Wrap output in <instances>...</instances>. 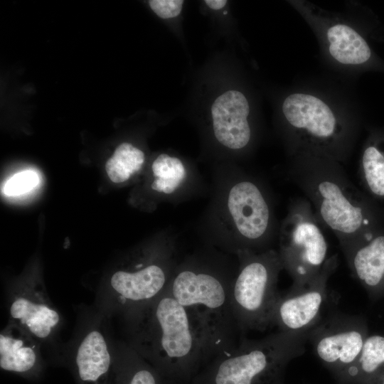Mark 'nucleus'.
Wrapping results in <instances>:
<instances>
[{"label":"nucleus","instance_id":"obj_1","mask_svg":"<svg viewBox=\"0 0 384 384\" xmlns=\"http://www.w3.org/2000/svg\"><path fill=\"white\" fill-rule=\"evenodd\" d=\"M124 319L127 343L167 377L193 379L215 356L203 326L166 289Z\"/></svg>","mask_w":384,"mask_h":384},{"label":"nucleus","instance_id":"obj_2","mask_svg":"<svg viewBox=\"0 0 384 384\" xmlns=\"http://www.w3.org/2000/svg\"><path fill=\"white\" fill-rule=\"evenodd\" d=\"M292 174L321 224L331 230L344 255L381 229L369 200L346 178L341 163L326 156L292 155Z\"/></svg>","mask_w":384,"mask_h":384},{"label":"nucleus","instance_id":"obj_3","mask_svg":"<svg viewBox=\"0 0 384 384\" xmlns=\"http://www.w3.org/2000/svg\"><path fill=\"white\" fill-rule=\"evenodd\" d=\"M281 112L291 155L311 153L339 163L348 157L358 121L347 99L320 87L298 86L283 99Z\"/></svg>","mask_w":384,"mask_h":384},{"label":"nucleus","instance_id":"obj_4","mask_svg":"<svg viewBox=\"0 0 384 384\" xmlns=\"http://www.w3.org/2000/svg\"><path fill=\"white\" fill-rule=\"evenodd\" d=\"M235 273L218 258L192 255L177 265L166 289L203 326L215 356L238 345L230 304Z\"/></svg>","mask_w":384,"mask_h":384},{"label":"nucleus","instance_id":"obj_5","mask_svg":"<svg viewBox=\"0 0 384 384\" xmlns=\"http://www.w3.org/2000/svg\"><path fill=\"white\" fill-rule=\"evenodd\" d=\"M309 333L278 331L258 340L241 338L213 357L191 384H283L287 366L304 353Z\"/></svg>","mask_w":384,"mask_h":384},{"label":"nucleus","instance_id":"obj_6","mask_svg":"<svg viewBox=\"0 0 384 384\" xmlns=\"http://www.w3.org/2000/svg\"><path fill=\"white\" fill-rule=\"evenodd\" d=\"M238 267L230 289L233 314L240 333L265 331L279 292V274L283 267L277 251L239 250Z\"/></svg>","mask_w":384,"mask_h":384},{"label":"nucleus","instance_id":"obj_7","mask_svg":"<svg viewBox=\"0 0 384 384\" xmlns=\"http://www.w3.org/2000/svg\"><path fill=\"white\" fill-rule=\"evenodd\" d=\"M134 261L114 272L107 286L97 294V312L105 318L114 314L124 316L159 297L178 265L174 244Z\"/></svg>","mask_w":384,"mask_h":384},{"label":"nucleus","instance_id":"obj_8","mask_svg":"<svg viewBox=\"0 0 384 384\" xmlns=\"http://www.w3.org/2000/svg\"><path fill=\"white\" fill-rule=\"evenodd\" d=\"M315 34L321 55L330 68L347 75L384 68L353 20L307 1H290Z\"/></svg>","mask_w":384,"mask_h":384},{"label":"nucleus","instance_id":"obj_9","mask_svg":"<svg viewBox=\"0 0 384 384\" xmlns=\"http://www.w3.org/2000/svg\"><path fill=\"white\" fill-rule=\"evenodd\" d=\"M313 208L308 200L292 203L283 220L277 252L293 284L316 276L328 260V244Z\"/></svg>","mask_w":384,"mask_h":384},{"label":"nucleus","instance_id":"obj_10","mask_svg":"<svg viewBox=\"0 0 384 384\" xmlns=\"http://www.w3.org/2000/svg\"><path fill=\"white\" fill-rule=\"evenodd\" d=\"M368 335L363 316L332 312L310 331L308 341L317 358L341 384L356 363Z\"/></svg>","mask_w":384,"mask_h":384},{"label":"nucleus","instance_id":"obj_11","mask_svg":"<svg viewBox=\"0 0 384 384\" xmlns=\"http://www.w3.org/2000/svg\"><path fill=\"white\" fill-rule=\"evenodd\" d=\"M338 266V255L328 258L312 279L279 292L274 306L270 326L289 333H309L324 318L328 302V282Z\"/></svg>","mask_w":384,"mask_h":384},{"label":"nucleus","instance_id":"obj_12","mask_svg":"<svg viewBox=\"0 0 384 384\" xmlns=\"http://www.w3.org/2000/svg\"><path fill=\"white\" fill-rule=\"evenodd\" d=\"M225 211L233 232L230 245L235 253L265 250L272 213L264 193L255 183L247 179L234 183L226 196Z\"/></svg>","mask_w":384,"mask_h":384},{"label":"nucleus","instance_id":"obj_13","mask_svg":"<svg viewBox=\"0 0 384 384\" xmlns=\"http://www.w3.org/2000/svg\"><path fill=\"white\" fill-rule=\"evenodd\" d=\"M7 307L9 321L27 331L41 346L55 341L63 319L41 283L18 282L7 294Z\"/></svg>","mask_w":384,"mask_h":384},{"label":"nucleus","instance_id":"obj_14","mask_svg":"<svg viewBox=\"0 0 384 384\" xmlns=\"http://www.w3.org/2000/svg\"><path fill=\"white\" fill-rule=\"evenodd\" d=\"M106 319L95 311L80 329L70 349L82 382H98L109 372L114 359V343L103 325Z\"/></svg>","mask_w":384,"mask_h":384},{"label":"nucleus","instance_id":"obj_15","mask_svg":"<svg viewBox=\"0 0 384 384\" xmlns=\"http://www.w3.org/2000/svg\"><path fill=\"white\" fill-rule=\"evenodd\" d=\"M249 114L250 105L242 92L228 90L218 97L211 107L216 139L230 149L245 148L252 137Z\"/></svg>","mask_w":384,"mask_h":384},{"label":"nucleus","instance_id":"obj_16","mask_svg":"<svg viewBox=\"0 0 384 384\" xmlns=\"http://www.w3.org/2000/svg\"><path fill=\"white\" fill-rule=\"evenodd\" d=\"M345 257L353 276L369 297L384 298V230L373 233Z\"/></svg>","mask_w":384,"mask_h":384},{"label":"nucleus","instance_id":"obj_17","mask_svg":"<svg viewBox=\"0 0 384 384\" xmlns=\"http://www.w3.org/2000/svg\"><path fill=\"white\" fill-rule=\"evenodd\" d=\"M41 348L31 334L9 321L0 334L1 368L20 373L31 370L41 360Z\"/></svg>","mask_w":384,"mask_h":384},{"label":"nucleus","instance_id":"obj_18","mask_svg":"<svg viewBox=\"0 0 384 384\" xmlns=\"http://www.w3.org/2000/svg\"><path fill=\"white\" fill-rule=\"evenodd\" d=\"M359 176L367 193L384 200V132H372L365 142L360 159Z\"/></svg>","mask_w":384,"mask_h":384},{"label":"nucleus","instance_id":"obj_19","mask_svg":"<svg viewBox=\"0 0 384 384\" xmlns=\"http://www.w3.org/2000/svg\"><path fill=\"white\" fill-rule=\"evenodd\" d=\"M384 380V335H368L361 354L341 384H382Z\"/></svg>","mask_w":384,"mask_h":384},{"label":"nucleus","instance_id":"obj_20","mask_svg":"<svg viewBox=\"0 0 384 384\" xmlns=\"http://www.w3.org/2000/svg\"><path fill=\"white\" fill-rule=\"evenodd\" d=\"M154 177L151 189L164 196L175 195L185 185L188 178L187 169L176 156L166 154L159 155L151 164Z\"/></svg>","mask_w":384,"mask_h":384},{"label":"nucleus","instance_id":"obj_21","mask_svg":"<svg viewBox=\"0 0 384 384\" xmlns=\"http://www.w3.org/2000/svg\"><path fill=\"white\" fill-rule=\"evenodd\" d=\"M145 160L144 152L130 143L119 144L107 161L105 170L110 179L116 183L127 181L137 174Z\"/></svg>","mask_w":384,"mask_h":384},{"label":"nucleus","instance_id":"obj_22","mask_svg":"<svg viewBox=\"0 0 384 384\" xmlns=\"http://www.w3.org/2000/svg\"><path fill=\"white\" fill-rule=\"evenodd\" d=\"M115 348L127 371V384H159L158 370L127 342L115 343Z\"/></svg>","mask_w":384,"mask_h":384},{"label":"nucleus","instance_id":"obj_23","mask_svg":"<svg viewBox=\"0 0 384 384\" xmlns=\"http://www.w3.org/2000/svg\"><path fill=\"white\" fill-rule=\"evenodd\" d=\"M38 182L37 174L32 171H24L11 177L4 187L7 196H18L30 191Z\"/></svg>","mask_w":384,"mask_h":384},{"label":"nucleus","instance_id":"obj_24","mask_svg":"<svg viewBox=\"0 0 384 384\" xmlns=\"http://www.w3.org/2000/svg\"><path fill=\"white\" fill-rule=\"evenodd\" d=\"M149 6L153 11L161 18H171L178 16L181 11L182 0H151Z\"/></svg>","mask_w":384,"mask_h":384},{"label":"nucleus","instance_id":"obj_25","mask_svg":"<svg viewBox=\"0 0 384 384\" xmlns=\"http://www.w3.org/2000/svg\"><path fill=\"white\" fill-rule=\"evenodd\" d=\"M205 3L209 8L212 9L218 10V9H220L223 8L226 4L227 1L226 0H206Z\"/></svg>","mask_w":384,"mask_h":384},{"label":"nucleus","instance_id":"obj_26","mask_svg":"<svg viewBox=\"0 0 384 384\" xmlns=\"http://www.w3.org/2000/svg\"><path fill=\"white\" fill-rule=\"evenodd\" d=\"M382 384H384V380H383V383H382Z\"/></svg>","mask_w":384,"mask_h":384}]
</instances>
